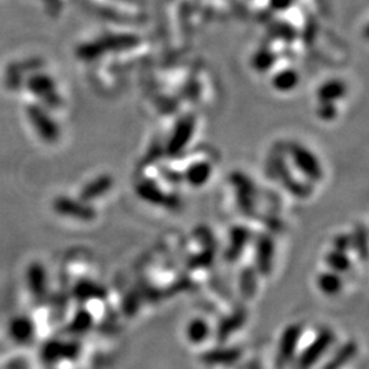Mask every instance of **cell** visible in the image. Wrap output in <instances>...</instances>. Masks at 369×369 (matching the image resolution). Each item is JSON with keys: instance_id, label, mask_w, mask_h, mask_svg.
Listing matches in <instances>:
<instances>
[{"instance_id": "obj_24", "label": "cell", "mask_w": 369, "mask_h": 369, "mask_svg": "<svg viewBox=\"0 0 369 369\" xmlns=\"http://www.w3.org/2000/svg\"><path fill=\"white\" fill-rule=\"evenodd\" d=\"M75 295L81 298H97V297H103L106 295L104 289L91 281H81L77 286H75Z\"/></svg>"}, {"instance_id": "obj_8", "label": "cell", "mask_w": 369, "mask_h": 369, "mask_svg": "<svg viewBox=\"0 0 369 369\" xmlns=\"http://www.w3.org/2000/svg\"><path fill=\"white\" fill-rule=\"evenodd\" d=\"M194 129H196V122L193 118L190 116L181 118L177 122L167 141V153L171 156H178L180 153H182L193 139Z\"/></svg>"}, {"instance_id": "obj_16", "label": "cell", "mask_w": 369, "mask_h": 369, "mask_svg": "<svg viewBox=\"0 0 369 369\" xmlns=\"http://www.w3.org/2000/svg\"><path fill=\"white\" fill-rule=\"evenodd\" d=\"M212 175V166L208 162H196L184 171V181L193 187H201L208 184Z\"/></svg>"}, {"instance_id": "obj_27", "label": "cell", "mask_w": 369, "mask_h": 369, "mask_svg": "<svg viewBox=\"0 0 369 369\" xmlns=\"http://www.w3.org/2000/svg\"><path fill=\"white\" fill-rule=\"evenodd\" d=\"M316 115L324 122H331L338 116V109L335 103H319L316 109Z\"/></svg>"}, {"instance_id": "obj_10", "label": "cell", "mask_w": 369, "mask_h": 369, "mask_svg": "<svg viewBox=\"0 0 369 369\" xmlns=\"http://www.w3.org/2000/svg\"><path fill=\"white\" fill-rule=\"evenodd\" d=\"M301 338H302V329L298 324H292L283 331L278 345V357L281 361L289 363L295 360Z\"/></svg>"}, {"instance_id": "obj_28", "label": "cell", "mask_w": 369, "mask_h": 369, "mask_svg": "<svg viewBox=\"0 0 369 369\" xmlns=\"http://www.w3.org/2000/svg\"><path fill=\"white\" fill-rule=\"evenodd\" d=\"M352 248V237L347 234H339L333 238V249L347 252Z\"/></svg>"}, {"instance_id": "obj_19", "label": "cell", "mask_w": 369, "mask_h": 369, "mask_svg": "<svg viewBox=\"0 0 369 369\" xmlns=\"http://www.w3.org/2000/svg\"><path fill=\"white\" fill-rule=\"evenodd\" d=\"M211 327L207 320L201 317L191 319L186 326V339L191 345H203L211 336Z\"/></svg>"}, {"instance_id": "obj_20", "label": "cell", "mask_w": 369, "mask_h": 369, "mask_svg": "<svg viewBox=\"0 0 369 369\" xmlns=\"http://www.w3.org/2000/svg\"><path fill=\"white\" fill-rule=\"evenodd\" d=\"M272 88L281 93H289L299 85V74L295 69L279 70L272 77Z\"/></svg>"}, {"instance_id": "obj_23", "label": "cell", "mask_w": 369, "mask_h": 369, "mask_svg": "<svg viewBox=\"0 0 369 369\" xmlns=\"http://www.w3.org/2000/svg\"><path fill=\"white\" fill-rule=\"evenodd\" d=\"M276 63V55L269 48H260L252 58V66L258 73H267Z\"/></svg>"}, {"instance_id": "obj_17", "label": "cell", "mask_w": 369, "mask_h": 369, "mask_svg": "<svg viewBox=\"0 0 369 369\" xmlns=\"http://www.w3.org/2000/svg\"><path fill=\"white\" fill-rule=\"evenodd\" d=\"M112 184H113V181H112L111 175H100L82 187L79 198L82 201L89 203V201L99 198V197L104 196L106 193H109Z\"/></svg>"}, {"instance_id": "obj_3", "label": "cell", "mask_w": 369, "mask_h": 369, "mask_svg": "<svg viewBox=\"0 0 369 369\" xmlns=\"http://www.w3.org/2000/svg\"><path fill=\"white\" fill-rule=\"evenodd\" d=\"M26 86L29 92H32L40 100H42L44 104L48 107L56 109L62 104V99L58 93L56 84L52 77L48 74L36 73L32 74L26 79Z\"/></svg>"}, {"instance_id": "obj_22", "label": "cell", "mask_w": 369, "mask_h": 369, "mask_svg": "<svg viewBox=\"0 0 369 369\" xmlns=\"http://www.w3.org/2000/svg\"><path fill=\"white\" fill-rule=\"evenodd\" d=\"M324 260H326L329 269L335 271L338 274H343L352 268V260L347 256V252L336 251L332 248V251L327 253Z\"/></svg>"}, {"instance_id": "obj_9", "label": "cell", "mask_w": 369, "mask_h": 369, "mask_svg": "<svg viewBox=\"0 0 369 369\" xmlns=\"http://www.w3.org/2000/svg\"><path fill=\"white\" fill-rule=\"evenodd\" d=\"M275 244L269 235H260L255 244V264L256 269L262 275H268L274 267Z\"/></svg>"}, {"instance_id": "obj_21", "label": "cell", "mask_w": 369, "mask_h": 369, "mask_svg": "<svg viewBox=\"0 0 369 369\" xmlns=\"http://www.w3.org/2000/svg\"><path fill=\"white\" fill-rule=\"evenodd\" d=\"M28 282L35 295H42L47 288V275L41 264L33 262L28 269Z\"/></svg>"}, {"instance_id": "obj_26", "label": "cell", "mask_w": 369, "mask_h": 369, "mask_svg": "<svg viewBox=\"0 0 369 369\" xmlns=\"http://www.w3.org/2000/svg\"><path fill=\"white\" fill-rule=\"evenodd\" d=\"M352 246H354L359 252H361V256L366 260L368 253L367 246V231L364 227H357L354 235L352 237Z\"/></svg>"}, {"instance_id": "obj_4", "label": "cell", "mask_w": 369, "mask_h": 369, "mask_svg": "<svg viewBox=\"0 0 369 369\" xmlns=\"http://www.w3.org/2000/svg\"><path fill=\"white\" fill-rule=\"evenodd\" d=\"M26 115L41 140L49 144L56 143L59 140L61 129L56 120L47 111L33 104L26 109Z\"/></svg>"}, {"instance_id": "obj_30", "label": "cell", "mask_w": 369, "mask_h": 369, "mask_svg": "<svg viewBox=\"0 0 369 369\" xmlns=\"http://www.w3.org/2000/svg\"><path fill=\"white\" fill-rule=\"evenodd\" d=\"M253 369H255V368H253Z\"/></svg>"}, {"instance_id": "obj_7", "label": "cell", "mask_w": 369, "mask_h": 369, "mask_svg": "<svg viewBox=\"0 0 369 369\" xmlns=\"http://www.w3.org/2000/svg\"><path fill=\"white\" fill-rule=\"evenodd\" d=\"M332 342H333V333L329 330H324L322 332L312 345H309L304 353L299 354L298 357V368L299 369H311L313 366H316V363L324 356L327 354V352L331 347Z\"/></svg>"}, {"instance_id": "obj_14", "label": "cell", "mask_w": 369, "mask_h": 369, "mask_svg": "<svg viewBox=\"0 0 369 369\" xmlns=\"http://www.w3.org/2000/svg\"><path fill=\"white\" fill-rule=\"evenodd\" d=\"M346 84L340 79H330L323 82L317 89V100L320 103H335L346 96Z\"/></svg>"}, {"instance_id": "obj_6", "label": "cell", "mask_w": 369, "mask_h": 369, "mask_svg": "<svg viewBox=\"0 0 369 369\" xmlns=\"http://www.w3.org/2000/svg\"><path fill=\"white\" fill-rule=\"evenodd\" d=\"M231 184L235 191L237 204L240 210L251 217L255 212V196H256V187L252 182L251 178H248L244 173L235 171L231 174Z\"/></svg>"}, {"instance_id": "obj_12", "label": "cell", "mask_w": 369, "mask_h": 369, "mask_svg": "<svg viewBox=\"0 0 369 369\" xmlns=\"http://www.w3.org/2000/svg\"><path fill=\"white\" fill-rule=\"evenodd\" d=\"M251 240V231L245 226H234L230 231V244L224 256L230 261L241 258Z\"/></svg>"}, {"instance_id": "obj_1", "label": "cell", "mask_w": 369, "mask_h": 369, "mask_svg": "<svg viewBox=\"0 0 369 369\" xmlns=\"http://www.w3.org/2000/svg\"><path fill=\"white\" fill-rule=\"evenodd\" d=\"M139 42L137 37L132 35H111L95 41L82 44L77 49V56L82 61H95L106 52L123 51L134 47Z\"/></svg>"}, {"instance_id": "obj_15", "label": "cell", "mask_w": 369, "mask_h": 369, "mask_svg": "<svg viewBox=\"0 0 369 369\" xmlns=\"http://www.w3.org/2000/svg\"><path fill=\"white\" fill-rule=\"evenodd\" d=\"M40 66V62L37 61H25V62H17L13 63L10 68H7L6 70V86L10 89H17L22 85L24 82V74L31 72V70H36V68Z\"/></svg>"}, {"instance_id": "obj_5", "label": "cell", "mask_w": 369, "mask_h": 369, "mask_svg": "<svg viewBox=\"0 0 369 369\" xmlns=\"http://www.w3.org/2000/svg\"><path fill=\"white\" fill-rule=\"evenodd\" d=\"M52 207L58 215L66 218H73L82 221H93L96 218L95 208L89 203L82 201L81 198L75 200L68 196H59L54 200Z\"/></svg>"}, {"instance_id": "obj_18", "label": "cell", "mask_w": 369, "mask_h": 369, "mask_svg": "<svg viewBox=\"0 0 369 369\" xmlns=\"http://www.w3.org/2000/svg\"><path fill=\"white\" fill-rule=\"evenodd\" d=\"M316 285H317V289L323 295L333 297V295H338L342 292L343 279H342L340 274L329 269V271H323L322 274H319Z\"/></svg>"}, {"instance_id": "obj_13", "label": "cell", "mask_w": 369, "mask_h": 369, "mask_svg": "<svg viewBox=\"0 0 369 369\" xmlns=\"http://www.w3.org/2000/svg\"><path fill=\"white\" fill-rule=\"evenodd\" d=\"M275 171L278 178L281 180V182L286 187L288 191H290L295 197H306L309 194L308 187L304 184H301L298 180H295V177L290 173V168L288 167L286 162L279 159L275 164Z\"/></svg>"}, {"instance_id": "obj_2", "label": "cell", "mask_w": 369, "mask_h": 369, "mask_svg": "<svg viewBox=\"0 0 369 369\" xmlns=\"http://www.w3.org/2000/svg\"><path fill=\"white\" fill-rule=\"evenodd\" d=\"M289 155L295 163V168L309 181L317 182L323 178L322 163L309 148L293 143L289 146Z\"/></svg>"}, {"instance_id": "obj_29", "label": "cell", "mask_w": 369, "mask_h": 369, "mask_svg": "<svg viewBox=\"0 0 369 369\" xmlns=\"http://www.w3.org/2000/svg\"><path fill=\"white\" fill-rule=\"evenodd\" d=\"M274 10H288L292 4H295V0H269Z\"/></svg>"}, {"instance_id": "obj_11", "label": "cell", "mask_w": 369, "mask_h": 369, "mask_svg": "<svg viewBox=\"0 0 369 369\" xmlns=\"http://www.w3.org/2000/svg\"><path fill=\"white\" fill-rule=\"evenodd\" d=\"M137 194L150 204L155 205H163V207H168V208H174L178 205V197L173 196V194H167L164 193L159 186L153 182H141V184L136 186Z\"/></svg>"}, {"instance_id": "obj_25", "label": "cell", "mask_w": 369, "mask_h": 369, "mask_svg": "<svg viewBox=\"0 0 369 369\" xmlns=\"http://www.w3.org/2000/svg\"><path fill=\"white\" fill-rule=\"evenodd\" d=\"M241 290L246 297H252L256 292V275L252 269H245L241 275Z\"/></svg>"}]
</instances>
